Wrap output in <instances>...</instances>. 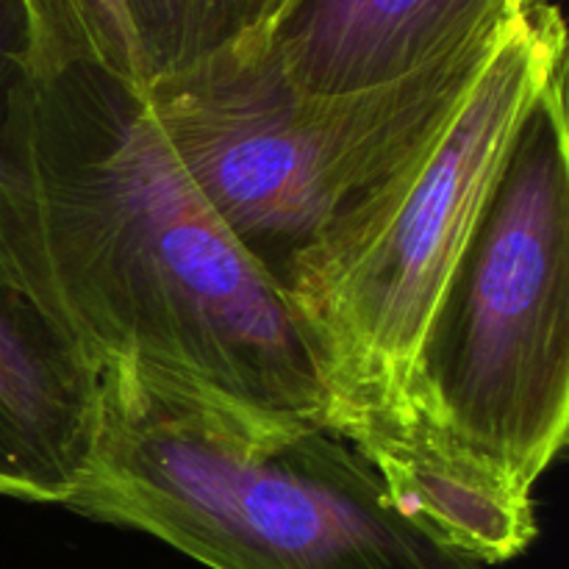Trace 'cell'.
I'll list each match as a JSON object with an SVG mask.
<instances>
[{"mask_svg": "<svg viewBox=\"0 0 569 569\" xmlns=\"http://www.w3.org/2000/svg\"><path fill=\"white\" fill-rule=\"evenodd\" d=\"M0 270L98 372L328 428L309 328L206 203L144 89L94 61L28 48L0 131Z\"/></svg>", "mask_w": 569, "mask_h": 569, "instance_id": "6da1fadb", "label": "cell"}, {"mask_svg": "<svg viewBox=\"0 0 569 569\" xmlns=\"http://www.w3.org/2000/svg\"><path fill=\"white\" fill-rule=\"evenodd\" d=\"M61 509L209 569H489L398 509L322 422L256 420L131 370L100 372V431Z\"/></svg>", "mask_w": 569, "mask_h": 569, "instance_id": "7a4b0ae2", "label": "cell"}, {"mask_svg": "<svg viewBox=\"0 0 569 569\" xmlns=\"http://www.w3.org/2000/svg\"><path fill=\"white\" fill-rule=\"evenodd\" d=\"M395 428L431 433L522 492H533L565 450L567 67L539 89L506 148L476 226L422 331L403 415L392 426L359 433Z\"/></svg>", "mask_w": 569, "mask_h": 569, "instance_id": "3957f363", "label": "cell"}, {"mask_svg": "<svg viewBox=\"0 0 569 569\" xmlns=\"http://www.w3.org/2000/svg\"><path fill=\"white\" fill-rule=\"evenodd\" d=\"M506 26L439 64L365 92L292 87L264 37H256L161 78L144 94L206 203L281 287L295 261L442 137Z\"/></svg>", "mask_w": 569, "mask_h": 569, "instance_id": "277c9868", "label": "cell"}, {"mask_svg": "<svg viewBox=\"0 0 569 569\" xmlns=\"http://www.w3.org/2000/svg\"><path fill=\"white\" fill-rule=\"evenodd\" d=\"M567 67L556 6L515 14L442 137L295 261L281 292L322 361L339 437L392 426L445 281L539 89Z\"/></svg>", "mask_w": 569, "mask_h": 569, "instance_id": "5b68a950", "label": "cell"}, {"mask_svg": "<svg viewBox=\"0 0 569 569\" xmlns=\"http://www.w3.org/2000/svg\"><path fill=\"white\" fill-rule=\"evenodd\" d=\"M100 431V372L0 276V495L64 506Z\"/></svg>", "mask_w": 569, "mask_h": 569, "instance_id": "8992f818", "label": "cell"}, {"mask_svg": "<svg viewBox=\"0 0 569 569\" xmlns=\"http://www.w3.org/2000/svg\"><path fill=\"white\" fill-rule=\"evenodd\" d=\"M511 17L500 0H295L264 42L292 87L345 94L403 81Z\"/></svg>", "mask_w": 569, "mask_h": 569, "instance_id": "52a82bcc", "label": "cell"}, {"mask_svg": "<svg viewBox=\"0 0 569 569\" xmlns=\"http://www.w3.org/2000/svg\"><path fill=\"white\" fill-rule=\"evenodd\" d=\"M144 89L264 37L295 0H122Z\"/></svg>", "mask_w": 569, "mask_h": 569, "instance_id": "ba28073f", "label": "cell"}, {"mask_svg": "<svg viewBox=\"0 0 569 569\" xmlns=\"http://www.w3.org/2000/svg\"><path fill=\"white\" fill-rule=\"evenodd\" d=\"M31 53L87 59L144 89L122 0H22Z\"/></svg>", "mask_w": 569, "mask_h": 569, "instance_id": "9c48e42d", "label": "cell"}, {"mask_svg": "<svg viewBox=\"0 0 569 569\" xmlns=\"http://www.w3.org/2000/svg\"><path fill=\"white\" fill-rule=\"evenodd\" d=\"M28 48H31V26H28L26 3L22 0H0V131H3L11 89L26 70ZM0 276H3V270H0Z\"/></svg>", "mask_w": 569, "mask_h": 569, "instance_id": "30bf717a", "label": "cell"}, {"mask_svg": "<svg viewBox=\"0 0 569 569\" xmlns=\"http://www.w3.org/2000/svg\"><path fill=\"white\" fill-rule=\"evenodd\" d=\"M500 3H503L511 14H522V11L537 9V6L548 3V0H500Z\"/></svg>", "mask_w": 569, "mask_h": 569, "instance_id": "8fae6325", "label": "cell"}]
</instances>
